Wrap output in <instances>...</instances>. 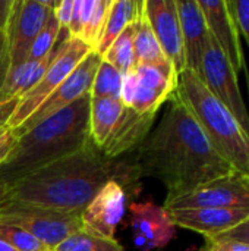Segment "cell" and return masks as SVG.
Here are the masks:
<instances>
[{"instance_id": "obj_17", "label": "cell", "mask_w": 249, "mask_h": 251, "mask_svg": "<svg viewBox=\"0 0 249 251\" xmlns=\"http://www.w3.org/2000/svg\"><path fill=\"white\" fill-rule=\"evenodd\" d=\"M183 40L185 69L200 74L201 60L210 37L204 13L198 0H176Z\"/></svg>"}, {"instance_id": "obj_8", "label": "cell", "mask_w": 249, "mask_h": 251, "mask_svg": "<svg viewBox=\"0 0 249 251\" xmlns=\"http://www.w3.org/2000/svg\"><path fill=\"white\" fill-rule=\"evenodd\" d=\"M163 207L167 212L185 209L249 207V178L239 172H233L189 193L176 197H166Z\"/></svg>"}, {"instance_id": "obj_36", "label": "cell", "mask_w": 249, "mask_h": 251, "mask_svg": "<svg viewBox=\"0 0 249 251\" xmlns=\"http://www.w3.org/2000/svg\"><path fill=\"white\" fill-rule=\"evenodd\" d=\"M12 6H13V0H0V29L3 31H6L7 28Z\"/></svg>"}, {"instance_id": "obj_6", "label": "cell", "mask_w": 249, "mask_h": 251, "mask_svg": "<svg viewBox=\"0 0 249 251\" xmlns=\"http://www.w3.org/2000/svg\"><path fill=\"white\" fill-rule=\"evenodd\" d=\"M0 224L18 226L53 250L69 235L82 231L81 215L60 213L6 201L0 206Z\"/></svg>"}, {"instance_id": "obj_14", "label": "cell", "mask_w": 249, "mask_h": 251, "mask_svg": "<svg viewBox=\"0 0 249 251\" xmlns=\"http://www.w3.org/2000/svg\"><path fill=\"white\" fill-rule=\"evenodd\" d=\"M198 4L204 13L210 35L219 44L235 71L239 72L244 69L247 79H249L239 32L229 9V3L226 0H198Z\"/></svg>"}, {"instance_id": "obj_20", "label": "cell", "mask_w": 249, "mask_h": 251, "mask_svg": "<svg viewBox=\"0 0 249 251\" xmlns=\"http://www.w3.org/2000/svg\"><path fill=\"white\" fill-rule=\"evenodd\" d=\"M125 106L119 99L90 100V135L97 149H101L119 121Z\"/></svg>"}, {"instance_id": "obj_5", "label": "cell", "mask_w": 249, "mask_h": 251, "mask_svg": "<svg viewBox=\"0 0 249 251\" xmlns=\"http://www.w3.org/2000/svg\"><path fill=\"white\" fill-rule=\"evenodd\" d=\"M91 51L94 50H91L82 40L73 38L68 34L60 41L59 51L41 79L19 99L18 106L7 122V128H19Z\"/></svg>"}, {"instance_id": "obj_12", "label": "cell", "mask_w": 249, "mask_h": 251, "mask_svg": "<svg viewBox=\"0 0 249 251\" xmlns=\"http://www.w3.org/2000/svg\"><path fill=\"white\" fill-rule=\"evenodd\" d=\"M144 15L178 75L185 71L183 40L176 0H144Z\"/></svg>"}, {"instance_id": "obj_30", "label": "cell", "mask_w": 249, "mask_h": 251, "mask_svg": "<svg viewBox=\"0 0 249 251\" xmlns=\"http://www.w3.org/2000/svg\"><path fill=\"white\" fill-rule=\"evenodd\" d=\"M205 247L203 251H249L248 244L238 243L233 240H225V238H205Z\"/></svg>"}, {"instance_id": "obj_24", "label": "cell", "mask_w": 249, "mask_h": 251, "mask_svg": "<svg viewBox=\"0 0 249 251\" xmlns=\"http://www.w3.org/2000/svg\"><path fill=\"white\" fill-rule=\"evenodd\" d=\"M122 76L123 74L101 59L91 85L90 96L95 99H119Z\"/></svg>"}, {"instance_id": "obj_4", "label": "cell", "mask_w": 249, "mask_h": 251, "mask_svg": "<svg viewBox=\"0 0 249 251\" xmlns=\"http://www.w3.org/2000/svg\"><path fill=\"white\" fill-rule=\"evenodd\" d=\"M173 96L198 122L217 153L249 178V137L236 118L207 90L201 78L185 69Z\"/></svg>"}, {"instance_id": "obj_37", "label": "cell", "mask_w": 249, "mask_h": 251, "mask_svg": "<svg viewBox=\"0 0 249 251\" xmlns=\"http://www.w3.org/2000/svg\"><path fill=\"white\" fill-rule=\"evenodd\" d=\"M6 199H7V187L0 181V206L6 203Z\"/></svg>"}, {"instance_id": "obj_22", "label": "cell", "mask_w": 249, "mask_h": 251, "mask_svg": "<svg viewBox=\"0 0 249 251\" xmlns=\"http://www.w3.org/2000/svg\"><path fill=\"white\" fill-rule=\"evenodd\" d=\"M134 34L135 22L128 25L122 34L112 43L101 59L116 68L120 74H126L135 68V53H134Z\"/></svg>"}, {"instance_id": "obj_18", "label": "cell", "mask_w": 249, "mask_h": 251, "mask_svg": "<svg viewBox=\"0 0 249 251\" xmlns=\"http://www.w3.org/2000/svg\"><path fill=\"white\" fill-rule=\"evenodd\" d=\"M59 51V44L54 47V50L47 54L41 60L35 62H22L21 65L10 68L7 78L4 81V85L1 88V97L3 100L10 99H21L25 93H28L44 75L53 59L56 57Z\"/></svg>"}, {"instance_id": "obj_26", "label": "cell", "mask_w": 249, "mask_h": 251, "mask_svg": "<svg viewBox=\"0 0 249 251\" xmlns=\"http://www.w3.org/2000/svg\"><path fill=\"white\" fill-rule=\"evenodd\" d=\"M110 1L112 0H95L94 7L91 10V15L82 29L81 38L87 46H90L91 50L95 51L104 24H106V18L109 13V7H110Z\"/></svg>"}, {"instance_id": "obj_38", "label": "cell", "mask_w": 249, "mask_h": 251, "mask_svg": "<svg viewBox=\"0 0 249 251\" xmlns=\"http://www.w3.org/2000/svg\"><path fill=\"white\" fill-rule=\"evenodd\" d=\"M0 251H18L16 249H13L9 243H6L4 240H0Z\"/></svg>"}, {"instance_id": "obj_10", "label": "cell", "mask_w": 249, "mask_h": 251, "mask_svg": "<svg viewBox=\"0 0 249 251\" xmlns=\"http://www.w3.org/2000/svg\"><path fill=\"white\" fill-rule=\"evenodd\" d=\"M54 3L51 0H13L6 28L10 68L25 62L32 41L53 15Z\"/></svg>"}, {"instance_id": "obj_3", "label": "cell", "mask_w": 249, "mask_h": 251, "mask_svg": "<svg viewBox=\"0 0 249 251\" xmlns=\"http://www.w3.org/2000/svg\"><path fill=\"white\" fill-rule=\"evenodd\" d=\"M90 100L91 96L85 94L22 134L7 160L0 165V181L9 188L38 169L85 147L91 140Z\"/></svg>"}, {"instance_id": "obj_13", "label": "cell", "mask_w": 249, "mask_h": 251, "mask_svg": "<svg viewBox=\"0 0 249 251\" xmlns=\"http://www.w3.org/2000/svg\"><path fill=\"white\" fill-rule=\"evenodd\" d=\"M131 226L134 229V244L144 251L166 247L176 235L167 210L153 201L131 203Z\"/></svg>"}, {"instance_id": "obj_25", "label": "cell", "mask_w": 249, "mask_h": 251, "mask_svg": "<svg viewBox=\"0 0 249 251\" xmlns=\"http://www.w3.org/2000/svg\"><path fill=\"white\" fill-rule=\"evenodd\" d=\"M63 29L60 28L59 22L56 21L54 15H51L45 25L43 26V29L38 32V35L35 37V40L32 41L28 56L25 59V62H35V60H41L44 59L47 54H50L54 47L57 46V40L59 35Z\"/></svg>"}, {"instance_id": "obj_19", "label": "cell", "mask_w": 249, "mask_h": 251, "mask_svg": "<svg viewBox=\"0 0 249 251\" xmlns=\"http://www.w3.org/2000/svg\"><path fill=\"white\" fill-rule=\"evenodd\" d=\"M144 7V0L136 1V0H112L109 13L106 18V24L98 41V46L95 51L103 56L107 49L112 46V43L122 34V31L134 24L139 15L142 13Z\"/></svg>"}, {"instance_id": "obj_31", "label": "cell", "mask_w": 249, "mask_h": 251, "mask_svg": "<svg viewBox=\"0 0 249 251\" xmlns=\"http://www.w3.org/2000/svg\"><path fill=\"white\" fill-rule=\"evenodd\" d=\"M72 10H73V0H60L54 3L53 15L63 31H68L72 19Z\"/></svg>"}, {"instance_id": "obj_9", "label": "cell", "mask_w": 249, "mask_h": 251, "mask_svg": "<svg viewBox=\"0 0 249 251\" xmlns=\"http://www.w3.org/2000/svg\"><path fill=\"white\" fill-rule=\"evenodd\" d=\"M100 63H101V56L97 51L88 53L85 59L75 68V71L44 100V103L19 128L13 129L15 135L19 138L22 134L32 129L40 122L48 119L54 113L70 106L85 94H90Z\"/></svg>"}, {"instance_id": "obj_35", "label": "cell", "mask_w": 249, "mask_h": 251, "mask_svg": "<svg viewBox=\"0 0 249 251\" xmlns=\"http://www.w3.org/2000/svg\"><path fill=\"white\" fill-rule=\"evenodd\" d=\"M19 99H10V100H4L0 103V129L7 126L9 119L12 118L16 106H18Z\"/></svg>"}, {"instance_id": "obj_21", "label": "cell", "mask_w": 249, "mask_h": 251, "mask_svg": "<svg viewBox=\"0 0 249 251\" xmlns=\"http://www.w3.org/2000/svg\"><path fill=\"white\" fill-rule=\"evenodd\" d=\"M134 53H135V66L139 65H163L170 63V60L163 53L145 15L144 7L139 18L135 21V34H134Z\"/></svg>"}, {"instance_id": "obj_15", "label": "cell", "mask_w": 249, "mask_h": 251, "mask_svg": "<svg viewBox=\"0 0 249 251\" xmlns=\"http://www.w3.org/2000/svg\"><path fill=\"white\" fill-rule=\"evenodd\" d=\"M173 225L198 232L205 238L227 232L249 218V207L239 209H185L167 212Z\"/></svg>"}, {"instance_id": "obj_28", "label": "cell", "mask_w": 249, "mask_h": 251, "mask_svg": "<svg viewBox=\"0 0 249 251\" xmlns=\"http://www.w3.org/2000/svg\"><path fill=\"white\" fill-rule=\"evenodd\" d=\"M227 3L235 19L238 32L242 34L249 47V0H230Z\"/></svg>"}, {"instance_id": "obj_7", "label": "cell", "mask_w": 249, "mask_h": 251, "mask_svg": "<svg viewBox=\"0 0 249 251\" xmlns=\"http://www.w3.org/2000/svg\"><path fill=\"white\" fill-rule=\"evenodd\" d=\"M198 76L207 90L236 118L249 137V112L239 88L238 72L210 35Z\"/></svg>"}, {"instance_id": "obj_29", "label": "cell", "mask_w": 249, "mask_h": 251, "mask_svg": "<svg viewBox=\"0 0 249 251\" xmlns=\"http://www.w3.org/2000/svg\"><path fill=\"white\" fill-rule=\"evenodd\" d=\"M138 90V76L136 72L132 69L126 74H123L122 76V85H120V94H119V100L122 101V104L125 107H131L135 99Z\"/></svg>"}, {"instance_id": "obj_16", "label": "cell", "mask_w": 249, "mask_h": 251, "mask_svg": "<svg viewBox=\"0 0 249 251\" xmlns=\"http://www.w3.org/2000/svg\"><path fill=\"white\" fill-rule=\"evenodd\" d=\"M154 121L156 115H142L132 107H125L104 146L100 149L101 154L109 160H114L125 153L135 151L151 132Z\"/></svg>"}, {"instance_id": "obj_27", "label": "cell", "mask_w": 249, "mask_h": 251, "mask_svg": "<svg viewBox=\"0 0 249 251\" xmlns=\"http://www.w3.org/2000/svg\"><path fill=\"white\" fill-rule=\"evenodd\" d=\"M0 240H4L18 251H51L29 232L12 225L0 224Z\"/></svg>"}, {"instance_id": "obj_40", "label": "cell", "mask_w": 249, "mask_h": 251, "mask_svg": "<svg viewBox=\"0 0 249 251\" xmlns=\"http://www.w3.org/2000/svg\"><path fill=\"white\" fill-rule=\"evenodd\" d=\"M247 82H248V90H249V79H247Z\"/></svg>"}, {"instance_id": "obj_39", "label": "cell", "mask_w": 249, "mask_h": 251, "mask_svg": "<svg viewBox=\"0 0 249 251\" xmlns=\"http://www.w3.org/2000/svg\"><path fill=\"white\" fill-rule=\"evenodd\" d=\"M1 101H4V100H3V97H1V94H0V103H1Z\"/></svg>"}, {"instance_id": "obj_32", "label": "cell", "mask_w": 249, "mask_h": 251, "mask_svg": "<svg viewBox=\"0 0 249 251\" xmlns=\"http://www.w3.org/2000/svg\"><path fill=\"white\" fill-rule=\"evenodd\" d=\"M16 143H18V137L15 135L13 129L7 126L0 129V165H3L7 160Z\"/></svg>"}, {"instance_id": "obj_2", "label": "cell", "mask_w": 249, "mask_h": 251, "mask_svg": "<svg viewBox=\"0 0 249 251\" xmlns=\"http://www.w3.org/2000/svg\"><path fill=\"white\" fill-rule=\"evenodd\" d=\"M139 178L132 163L106 159L90 140L85 147L47 165L7 188L6 201L81 215L109 182Z\"/></svg>"}, {"instance_id": "obj_33", "label": "cell", "mask_w": 249, "mask_h": 251, "mask_svg": "<svg viewBox=\"0 0 249 251\" xmlns=\"http://www.w3.org/2000/svg\"><path fill=\"white\" fill-rule=\"evenodd\" d=\"M10 71V59H9V46L6 31L0 29V93Z\"/></svg>"}, {"instance_id": "obj_34", "label": "cell", "mask_w": 249, "mask_h": 251, "mask_svg": "<svg viewBox=\"0 0 249 251\" xmlns=\"http://www.w3.org/2000/svg\"><path fill=\"white\" fill-rule=\"evenodd\" d=\"M214 238V237H211ZM217 238H225V240H233V241H238V243H244V244H248L249 246V218L247 221H244L241 225H238L236 228L227 231V232H223L220 235H217Z\"/></svg>"}, {"instance_id": "obj_1", "label": "cell", "mask_w": 249, "mask_h": 251, "mask_svg": "<svg viewBox=\"0 0 249 251\" xmlns=\"http://www.w3.org/2000/svg\"><path fill=\"white\" fill-rule=\"evenodd\" d=\"M134 153L132 166L138 176L160 181L167 188V197L189 193L236 172L175 96L157 126Z\"/></svg>"}, {"instance_id": "obj_11", "label": "cell", "mask_w": 249, "mask_h": 251, "mask_svg": "<svg viewBox=\"0 0 249 251\" xmlns=\"http://www.w3.org/2000/svg\"><path fill=\"white\" fill-rule=\"evenodd\" d=\"M126 194L117 181H109L81 213L82 231L114 240L116 229L125 216Z\"/></svg>"}, {"instance_id": "obj_23", "label": "cell", "mask_w": 249, "mask_h": 251, "mask_svg": "<svg viewBox=\"0 0 249 251\" xmlns=\"http://www.w3.org/2000/svg\"><path fill=\"white\" fill-rule=\"evenodd\" d=\"M51 251H125L119 241L91 235L85 231H78L69 235L65 241Z\"/></svg>"}]
</instances>
